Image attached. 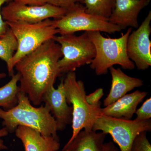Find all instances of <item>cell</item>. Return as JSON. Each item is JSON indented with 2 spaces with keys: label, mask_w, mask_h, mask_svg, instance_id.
<instances>
[{
  "label": "cell",
  "mask_w": 151,
  "mask_h": 151,
  "mask_svg": "<svg viewBox=\"0 0 151 151\" xmlns=\"http://www.w3.org/2000/svg\"><path fill=\"white\" fill-rule=\"evenodd\" d=\"M106 135L102 132L81 130L62 151H102Z\"/></svg>",
  "instance_id": "obj_16"
},
{
  "label": "cell",
  "mask_w": 151,
  "mask_h": 151,
  "mask_svg": "<svg viewBox=\"0 0 151 151\" xmlns=\"http://www.w3.org/2000/svg\"><path fill=\"white\" fill-rule=\"evenodd\" d=\"M151 11L136 30L130 33L127 42L129 58L138 70H145L151 65Z\"/></svg>",
  "instance_id": "obj_10"
},
{
  "label": "cell",
  "mask_w": 151,
  "mask_h": 151,
  "mask_svg": "<svg viewBox=\"0 0 151 151\" xmlns=\"http://www.w3.org/2000/svg\"><path fill=\"white\" fill-rule=\"evenodd\" d=\"M150 1V0H116L108 22L121 30L127 27L137 28L138 16Z\"/></svg>",
  "instance_id": "obj_12"
},
{
  "label": "cell",
  "mask_w": 151,
  "mask_h": 151,
  "mask_svg": "<svg viewBox=\"0 0 151 151\" xmlns=\"http://www.w3.org/2000/svg\"><path fill=\"white\" fill-rule=\"evenodd\" d=\"M115 2L116 0H84V4L87 13L108 21Z\"/></svg>",
  "instance_id": "obj_18"
},
{
  "label": "cell",
  "mask_w": 151,
  "mask_h": 151,
  "mask_svg": "<svg viewBox=\"0 0 151 151\" xmlns=\"http://www.w3.org/2000/svg\"><path fill=\"white\" fill-rule=\"evenodd\" d=\"M67 10L46 3L40 6L22 4L11 1L2 7L1 15L5 22L36 23L47 19H58L66 14Z\"/></svg>",
  "instance_id": "obj_9"
},
{
  "label": "cell",
  "mask_w": 151,
  "mask_h": 151,
  "mask_svg": "<svg viewBox=\"0 0 151 151\" xmlns=\"http://www.w3.org/2000/svg\"><path fill=\"white\" fill-rule=\"evenodd\" d=\"M14 133L22 141L25 151H58L60 147L59 139L43 136L29 127L19 126Z\"/></svg>",
  "instance_id": "obj_13"
},
{
  "label": "cell",
  "mask_w": 151,
  "mask_h": 151,
  "mask_svg": "<svg viewBox=\"0 0 151 151\" xmlns=\"http://www.w3.org/2000/svg\"><path fill=\"white\" fill-rule=\"evenodd\" d=\"M47 3L68 10L76 4H84V0H45Z\"/></svg>",
  "instance_id": "obj_22"
},
{
  "label": "cell",
  "mask_w": 151,
  "mask_h": 151,
  "mask_svg": "<svg viewBox=\"0 0 151 151\" xmlns=\"http://www.w3.org/2000/svg\"><path fill=\"white\" fill-rule=\"evenodd\" d=\"M18 46L16 38L9 28L5 34L0 37V58L5 62L8 71L10 68L11 60Z\"/></svg>",
  "instance_id": "obj_19"
},
{
  "label": "cell",
  "mask_w": 151,
  "mask_h": 151,
  "mask_svg": "<svg viewBox=\"0 0 151 151\" xmlns=\"http://www.w3.org/2000/svg\"><path fill=\"white\" fill-rule=\"evenodd\" d=\"M147 132H141L132 143L131 151H151V145L148 139Z\"/></svg>",
  "instance_id": "obj_20"
},
{
  "label": "cell",
  "mask_w": 151,
  "mask_h": 151,
  "mask_svg": "<svg viewBox=\"0 0 151 151\" xmlns=\"http://www.w3.org/2000/svg\"><path fill=\"white\" fill-rule=\"evenodd\" d=\"M11 1L22 4L31 6H40L46 4L45 0H11Z\"/></svg>",
  "instance_id": "obj_25"
},
{
  "label": "cell",
  "mask_w": 151,
  "mask_h": 151,
  "mask_svg": "<svg viewBox=\"0 0 151 151\" xmlns=\"http://www.w3.org/2000/svg\"><path fill=\"white\" fill-rule=\"evenodd\" d=\"M102 151H121L120 149L114 145L113 142L104 143Z\"/></svg>",
  "instance_id": "obj_27"
},
{
  "label": "cell",
  "mask_w": 151,
  "mask_h": 151,
  "mask_svg": "<svg viewBox=\"0 0 151 151\" xmlns=\"http://www.w3.org/2000/svg\"><path fill=\"white\" fill-rule=\"evenodd\" d=\"M54 25L60 35L79 31H99L112 34L122 30L108 21L87 13L84 5L79 3L67 10L61 18L54 19Z\"/></svg>",
  "instance_id": "obj_8"
},
{
  "label": "cell",
  "mask_w": 151,
  "mask_h": 151,
  "mask_svg": "<svg viewBox=\"0 0 151 151\" xmlns=\"http://www.w3.org/2000/svg\"><path fill=\"white\" fill-rule=\"evenodd\" d=\"M17 104L14 108L5 111L0 108V119L2 126L9 133H14L19 126H24L37 131L43 136L59 139L55 120L45 105L36 108L28 97L20 91Z\"/></svg>",
  "instance_id": "obj_2"
},
{
  "label": "cell",
  "mask_w": 151,
  "mask_h": 151,
  "mask_svg": "<svg viewBox=\"0 0 151 151\" xmlns=\"http://www.w3.org/2000/svg\"><path fill=\"white\" fill-rule=\"evenodd\" d=\"M60 45L50 40L20 60L14 68L20 74V91L35 106L42 103L43 95L54 86L61 75L58 61L62 57Z\"/></svg>",
  "instance_id": "obj_1"
},
{
  "label": "cell",
  "mask_w": 151,
  "mask_h": 151,
  "mask_svg": "<svg viewBox=\"0 0 151 151\" xmlns=\"http://www.w3.org/2000/svg\"><path fill=\"white\" fill-rule=\"evenodd\" d=\"M112 77L110 92L104 100L103 105L108 106L127 94L128 92L144 85L140 78L131 77L124 73L121 68L113 66L109 68Z\"/></svg>",
  "instance_id": "obj_15"
},
{
  "label": "cell",
  "mask_w": 151,
  "mask_h": 151,
  "mask_svg": "<svg viewBox=\"0 0 151 151\" xmlns=\"http://www.w3.org/2000/svg\"><path fill=\"white\" fill-rule=\"evenodd\" d=\"M103 89L98 88L94 92L88 95H86V100L89 104L91 105H96L101 103L100 99L104 95Z\"/></svg>",
  "instance_id": "obj_23"
},
{
  "label": "cell",
  "mask_w": 151,
  "mask_h": 151,
  "mask_svg": "<svg viewBox=\"0 0 151 151\" xmlns=\"http://www.w3.org/2000/svg\"><path fill=\"white\" fill-rule=\"evenodd\" d=\"M135 114L137 115V118L135 119L138 121H146L151 119V97L145 100L140 108L136 111Z\"/></svg>",
  "instance_id": "obj_21"
},
{
  "label": "cell",
  "mask_w": 151,
  "mask_h": 151,
  "mask_svg": "<svg viewBox=\"0 0 151 151\" xmlns=\"http://www.w3.org/2000/svg\"><path fill=\"white\" fill-rule=\"evenodd\" d=\"M19 79L20 74L17 72L12 76L9 81L0 87V107L5 111L12 109L17 104Z\"/></svg>",
  "instance_id": "obj_17"
},
{
  "label": "cell",
  "mask_w": 151,
  "mask_h": 151,
  "mask_svg": "<svg viewBox=\"0 0 151 151\" xmlns=\"http://www.w3.org/2000/svg\"><path fill=\"white\" fill-rule=\"evenodd\" d=\"M16 38L18 46L11 60L9 74H14V69L19 60L34 51L40 45L53 37L59 32L54 26V19H47L36 23L6 22Z\"/></svg>",
  "instance_id": "obj_5"
},
{
  "label": "cell",
  "mask_w": 151,
  "mask_h": 151,
  "mask_svg": "<svg viewBox=\"0 0 151 151\" xmlns=\"http://www.w3.org/2000/svg\"><path fill=\"white\" fill-rule=\"evenodd\" d=\"M147 94L146 92L137 90L126 94L111 105L101 108V115L130 120L136 113L138 105Z\"/></svg>",
  "instance_id": "obj_14"
},
{
  "label": "cell",
  "mask_w": 151,
  "mask_h": 151,
  "mask_svg": "<svg viewBox=\"0 0 151 151\" xmlns=\"http://www.w3.org/2000/svg\"><path fill=\"white\" fill-rule=\"evenodd\" d=\"M92 130L109 134L120 151H131L133 141L138 134L150 132L151 121L128 120L101 115L94 122Z\"/></svg>",
  "instance_id": "obj_7"
},
{
  "label": "cell",
  "mask_w": 151,
  "mask_h": 151,
  "mask_svg": "<svg viewBox=\"0 0 151 151\" xmlns=\"http://www.w3.org/2000/svg\"><path fill=\"white\" fill-rule=\"evenodd\" d=\"M6 74L4 72H0V80L6 78Z\"/></svg>",
  "instance_id": "obj_28"
},
{
  "label": "cell",
  "mask_w": 151,
  "mask_h": 151,
  "mask_svg": "<svg viewBox=\"0 0 151 151\" xmlns=\"http://www.w3.org/2000/svg\"><path fill=\"white\" fill-rule=\"evenodd\" d=\"M11 0H0V37L6 32L9 27L6 22L4 20L1 15V9L5 3H9Z\"/></svg>",
  "instance_id": "obj_24"
},
{
  "label": "cell",
  "mask_w": 151,
  "mask_h": 151,
  "mask_svg": "<svg viewBox=\"0 0 151 151\" xmlns=\"http://www.w3.org/2000/svg\"><path fill=\"white\" fill-rule=\"evenodd\" d=\"M9 133L8 131L5 127L0 129V150H6L8 149L7 147L5 145L4 141L2 138L7 136Z\"/></svg>",
  "instance_id": "obj_26"
},
{
  "label": "cell",
  "mask_w": 151,
  "mask_h": 151,
  "mask_svg": "<svg viewBox=\"0 0 151 151\" xmlns=\"http://www.w3.org/2000/svg\"><path fill=\"white\" fill-rule=\"evenodd\" d=\"M63 79V86L67 102L72 105L73 119L72 134L65 145L70 144L81 130H92L96 119L101 116V103L96 105L89 104L86 100L84 83L77 80L75 71L66 73Z\"/></svg>",
  "instance_id": "obj_4"
},
{
  "label": "cell",
  "mask_w": 151,
  "mask_h": 151,
  "mask_svg": "<svg viewBox=\"0 0 151 151\" xmlns=\"http://www.w3.org/2000/svg\"><path fill=\"white\" fill-rule=\"evenodd\" d=\"M132 31V28L129 27L117 38L104 37L99 31L87 32L96 50L90 67L96 75L107 74L108 69L115 65H121L127 70L135 68L134 63L129 58L127 52V40Z\"/></svg>",
  "instance_id": "obj_3"
},
{
  "label": "cell",
  "mask_w": 151,
  "mask_h": 151,
  "mask_svg": "<svg viewBox=\"0 0 151 151\" xmlns=\"http://www.w3.org/2000/svg\"><path fill=\"white\" fill-rule=\"evenodd\" d=\"M53 39L60 45L62 51V57L58 61L61 74L73 72L83 65L90 64L96 55L87 32L78 36L74 34L55 36Z\"/></svg>",
  "instance_id": "obj_6"
},
{
  "label": "cell",
  "mask_w": 151,
  "mask_h": 151,
  "mask_svg": "<svg viewBox=\"0 0 151 151\" xmlns=\"http://www.w3.org/2000/svg\"><path fill=\"white\" fill-rule=\"evenodd\" d=\"M42 103L49 108L55 120L58 131H63L68 125L72 124L73 108L67 103L63 79L57 88L52 86L45 93Z\"/></svg>",
  "instance_id": "obj_11"
}]
</instances>
